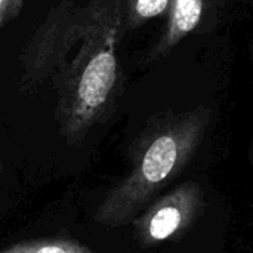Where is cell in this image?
Masks as SVG:
<instances>
[{
	"mask_svg": "<svg viewBox=\"0 0 253 253\" xmlns=\"http://www.w3.org/2000/svg\"><path fill=\"white\" fill-rule=\"evenodd\" d=\"M211 120L206 105L150 117L129 148L126 175L99 202L95 224L108 230L129 225L190 165Z\"/></svg>",
	"mask_w": 253,
	"mask_h": 253,
	"instance_id": "obj_2",
	"label": "cell"
},
{
	"mask_svg": "<svg viewBox=\"0 0 253 253\" xmlns=\"http://www.w3.org/2000/svg\"><path fill=\"white\" fill-rule=\"evenodd\" d=\"M87 15V3L79 4L77 0H61L49 10L21 53L22 92L53 82L59 76L83 39Z\"/></svg>",
	"mask_w": 253,
	"mask_h": 253,
	"instance_id": "obj_3",
	"label": "cell"
},
{
	"mask_svg": "<svg viewBox=\"0 0 253 253\" xmlns=\"http://www.w3.org/2000/svg\"><path fill=\"white\" fill-rule=\"evenodd\" d=\"M170 0H126L123 12V34L135 31L148 21L168 13Z\"/></svg>",
	"mask_w": 253,
	"mask_h": 253,
	"instance_id": "obj_7",
	"label": "cell"
},
{
	"mask_svg": "<svg viewBox=\"0 0 253 253\" xmlns=\"http://www.w3.org/2000/svg\"><path fill=\"white\" fill-rule=\"evenodd\" d=\"M24 0H6V22H10L18 16Z\"/></svg>",
	"mask_w": 253,
	"mask_h": 253,
	"instance_id": "obj_8",
	"label": "cell"
},
{
	"mask_svg": "<svg viewBox=\"0 0 253 253\" xmlns=\"http://www.w3.org/2000/svg\"><path fill=\"white\" fill-rule=\"evenodd\" d=\"M205 209V191L197 181H184L156 197L130 222L138 246L156 248L181 240Z\"/></svg>",
	"mask_w": 253,
	"mask_h": 253,
	"instance_id": "obj_4",
	"label": "cell"
},
{
	"mask_svg": "<svg viewBox=\"0 0 253 253\" xmlns=\"http://www.w3.org/2000/svg\"><path fill=\"white\" fill-rule=\"evenodd\" d=\"M228 0H170L166 25L145 56V64L157 62L166 58L184 39L212 22L219 15Z\"/></svg>",
	"mask_w": 253,
	"mask_h": 253,
	"instance_id": "obj_5",
	"label": "cell"
},
{
	"mask_svg": "<svg viewBox=\"0 0 253 253\" xmlns=\"http://www.w3.org/2000/svg\"><path fill=\"white\" fill-rule=\"evenodd\" d=\"M126 0H89L87 24L76 52L52 82L55 120L68 147H80L113 113L122 90L119 46Z\"/></svg>",
	"mask_w": 253,
	"mask_h": 253,
	"instance_id": "obj_1",
	"label": "cell"
},
{
	"mask_svg": "<svg viewBox=\"0 0 253 253\" xmlns=\"http://www.w3.org/2000/svg\"><path fill=\"white\" fill-rule=\"evenodd\" d=\"M6 24V0H0V30Z\"/></svg>",
	"mask_w": 253,
	"mask_h": 253,
	"instance_id": "obj_9",
	"label": "cell"
},
{
	"mask_svg": "<svg viewBox=\"0 0 253 253\" xmlns=\"http://www.w3.org/2000/svg\"><path fill=\"white\" fill-rule=\"evenodd\" d=\"M0 253H98L77 239L67 236L22 240L4 248Z\"/></svg>",
	"mask_w": 253,
	"mask_h": 253,
	"instance_id": "obj_6",
	"label": "cell"
},
{
	"mask_svg": "<svg viewBox=\"0 0 253 253\" xmlns=\"http://www.w3.org/2000/svg\"><path fill=\"white\" fill-rule=\"evenodd\" d=\"M251 162H252V166H253V147L251 148Z\"/></svg>",
	"mask_w": 253,
	"mask_h": 253,
	"instance_id": "obj_11",
	"label": "cell"
},
{
	"mask_svg": "<svg viewBox=\"0 0 253 253\" xmlns=\"http://www.w3.org/2000/svg\"><path fill=\"white\" fill-rule=\"evenodd\" d=\"M3 170H4V166H3V162L0 160V175L3 173Z\"/></svg>",
	"mask_w": 253,
	"mask_h": 253,
	"instance_id": "obj_10",
	"label": "cell"
}]
</instances>
